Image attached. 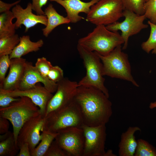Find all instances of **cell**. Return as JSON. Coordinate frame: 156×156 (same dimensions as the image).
<instances>
[{
	"label": "cell",
	"instance_id": "cell-25",
	"mask_svg": "<svg viewBox=\"0 0 156 156\" xmlns=\"http://www.w3.org/2000/svg\"><path fill=\"white\" fill-rule=\"evenodd\" d=\"M147 23L150 27V35L148 39L142 43L141 47L146 53H148L151 51L152 54H156V24L149 20Z\"/></svg>",
	"mask_w": 156,
	"mask_h": 156
},
{
	"label": "cell",
	"instance_id": "cell-7",
	"mask_svg": "<svg viewBox=\"0 0 156 156\" xmlns=\"http://www.w3.org/2000/svg\"><path fill=\"white\" fill-rule=\"evenodd\" d=\"M124 10L120 0H99L91 7L86 20L96 26H107L123 17Z\"/></svg>",
	"mask_w": 156,
	"mask_h": 156
},
{
	"label": "cell",
	"instance_id": "cell-39",
	"mask_svg": "<svg viewBox=\"0 0 156 156\" xmlns=\"http://www.w3.org/2000/svg\"><path fill=\"white\" fill-rule=\"evenodd\" d=\"M149 107L151 109H153L156 107V101L151 103L149 105Z\"/></svg>",
	"mask_w": 156,
	"mask_h": 156
},
{
	"label": "cell",
	"instance_id": "cell-19",
	"mask_svg": "<svg viewBox=\"0 0 156 156\" xmlns=\"http://www.w3.org/2000/svg\"><path fill=\"white\" fill-rule=\"evenodd\" d=\"M44 43L41 39L33 42L30 40L29 36H23L20 37L19 42L10 55V59L21 58L30 52L37 51L40 50Z\"/></svg>",
	"mask_w": 156,
	"mask_h": 156
},
{
	"label": "cell",
	"instance_id": "cell-3",
	"mask_svg": "<svg viewBox=\"0 0 156 156\" xmlns=\"http://www.w3.org/2000/svg\"><path fill=\"white\" fill-rule=\"evenodd\" d=\"M83 125L79 107L74 99L66 106L45 116L42 132L56 133L68 128H82Z\"/></svg>",
	"mask_w": 156,
	"mask_h": 156
},
{
	"label": "cell",
	"instance_id": "cell-8",
	"mask_svg": "<svg viewBox=\"0 0 156 156\" xmlns=\"http://www.w3.org/2000/svg\"><path fill=\"white\" fill-rule=\"evenodd\" d=\"M124 20L116 21L106 26L109 30L112 31H121V35L124 41L123 50L128 46L129 38L139 33L142 29L148 27V24L144 23L146 18L144 14L139 15L129 10L125 9L123 12Z\"/></svg>",
	"mask_w": 156,
	"mask_h": 156
},
{
	"label": "cell",
	"instance_id": "cell-29",
	"mask_svg": "<svg viewBox=\"0 0 156 156\" xmlns=\"http://www.w3.org/2000/svg\"><path fill=\"white\" fill-rule=\"evenodd\" d=\"M52 66L51 62L44 57L38 58L35 64V66L41 74L47 78L49 72Z\"/></svg>",
	"mask_w": 156,
	"mask_h": 156
},
{
	"label": "cell",
	"instance_id": "cell-22",
	"mask_svg": "<svg viewBox=\"0 0 156 156\" xmlns=\"http://www.w3.org/2000/svg\"><path fill=\"white\" fill-rule=\"evenodd\" d=\"M19 150L13 132L5 139L0 141V156L17 155Z\"/></svg>",
	"mask_w": 156,
	"mask_h": 156
},
{
	"label": "cell",
	"instance_id": "cell-15",
	"mask_svg": "<svg viewBox=\"0 0 156 156\" xmlns=\"http://www.w3.org/2000/svg\"><path fill=\"white\" fill-rule=\"evenodd\" d=\"M32 10L30 3L27 4L25 9L18 4L13 7L12 11L16 18L14 23L16 29L20 27L21 25H23L25 27V32H27L30 28L38 23L47 25V19L46 16L35 14L32 13Z\"/></svg>",
	"mask_w": 156,
	"mask_h": 156
},
{
	"label": "cell",
	"instance_id": "cell-35",
	"mask_svg": "<svg viewBox=\"0 0 156 156\" xmlns=\"http://www.w3.org/2000/svg\"><path fill=\"white\" fill-rule=\"evenodd\" d=\"M21 1V0L17 1L11 3H5L0 0V13L1 14L10 11V8L18 4Z\"/></svg>",
	"mask_w": 156,
	"mask_h": 156
},
{
	"label": "cell",
	"instance_id": "cell-1",
	"mask_svg": "<svg viewBox=\"0 0 156 156\" xmlns=\"http://www.w3.org/2000/svg\"><path fill=\"white\" fill-rule=\"evenodd\" d=\"M79 107L84 125H106L112 114V103L101 91L90 87L79 86L74 98Z\"/></svg>",
	"mask_w": 156,
	"mask_h": 156
},
{
	"label": "cell",
	"instance_id": "cell-20",
	"mask_svg": "<svg viewBox=\"0 0 156 156\" xmlns=\"http://www.w3.org/2000/svg\"><path fill=\"white\" fill-rule=\"evenodd\" d=\"M44 12L45 15L47 17V22L45 27L42 30L43 34L45 37H47L58 26L70 23V21L67 17H64L58 13L52 4H49Z\"/></svg>",
	"mask_w": 156,
	"mask_h": 156
},
{
	"label": "cell",
	"instance_id": "cell-10",
	"mask_svg": "<svg viewBox=\"0 0 156 156\" xmlns=\"http://www.w3.org/2000/svg\"><path fill=\"white\" fill-rule=\"evenodd\" d=\"M55 140L69 156H82L85 138L82 128L63 129L57 133Z\"/></svg>",
	"mask_w": 156,
	"mask_h": 156
},
{
	"label": "cell",
	"instance_id": "cell-26",
	"mask_svg": "<svg viewBox=\"0 0 156 156\" xmlns=\"http://www.w3.org/2000/svg\"><path fill=\"white\" fill-rule=\"evenodd\" d=\"M134 156H156V149L148 142L142 139L137 140Z\"/></svg>",
	"mask_w": 156,
	"mask_h": 156
},
{
	"label": "cell",
	"instance_id": "cell-32",
	"mask_svg": "<svg viewBox=\"0 0 156 156\" xmlns=\"http://www.w3.org/2000/svg\"><path fill=\"white\" fill-rule=\"evenodd\" d=\"M47 78L51 81L57 83L64 78L63 70L57 66H53L49 72Z\"/></svg>",
	"mask_w": 156,
	"mask_h": 156
},
{
	"label": "cell",
	"instance_id": "cell-40",
	"mask_svg": "<svg viewBox=\"0 0 156 156\" xmlns=\"http://www.w3.org/2000/svg\"><path fill=\"white\" fill-rule=\"evenodd\" d=\"M148 0H145L146 2V1H147Z\"/></svg>",
	"mask_w": 156,
	"mask_h": 156
},
{
	"label": "cell",
	"instance_id": "cell-13",
	"mask_svg": "<svg viewBox=\"0 0 156 156\" xmlns=\"http://www.w3.org/2000/svg\"><path fill=\"white\" fill-rule=\"evenodd\" d=\"M0 91L14 97L26 96L29 98L39 108L41 114L44 116L48 103L53 95L44 86H42L40 83L25 90L6 91L0 88Z\"/></svg>",
	"mask_w": 156,
	"mask_h": 156
},
{
	"label": "cell",
	"instance_id": "cell-11",
	"mask_svg": "<svg viewBox=\"0 0 156 156\" xmlns=\"http://www.w3.org/2000/svg\"><path fill=\"white\" fill-rule=\"evenodd\" d=\"M57 84V90L48 103L45 116L51 112L65 107L72 102L79 86L78 83L65 77Z\"/></svg>",
	"mask_w": 156,
	"mask_h": 156
},
{
	"label": "cell",
	"instance_id": "cell-23",
	"mask_svg": "<svg viewBox=\"0 0 156 156\" xmlns=\"http://www.w3.org/2000/svg\"><path fill=\"white\" fill-rule=\"evenodd\" d=\"M42 132V138L41 142L31 153V156H44L57 135V133H51L46 131Z\"/></svg>",
	"mask_w": 156,
	"mask_h": 156
},
{
	"label": "cell",
	"instance_id": "cell-27",
	"mask_svg": "<svg viewBox=\"0 0 156 156\" xmlns=\"http://www.w3.org/2000/svg\"><path fill=\"white\" fill-rule=\"evenodd\" d=\"M124 10L131 11L139 14L144 13V4L145 0H120Z\"/></svg>",
	"mask_w": 156,
	"mask_h": 156
},
{
	"label": "cell",
	"instance_id": "cell-4",
	"mask_svg": "<svg viewBox=\"0 0 156 156\" xmlns=\"http://www.w3.org/2000/svg\"><path fill=\"white\" fill-rule=\"evenodd\" d=\"M40 114L39 108L26 96L20 97L19 100L7 107L0 108V117L8 119L12 126L17 145L18 136L21 127L27 121Z\"/></svg>",
	"mask_w": 156,
	"mask_h": 156
},
{
	"label": "cell",
	"instance_id": "cell-6",
	"mask_svg": "<svg viewBox=\"0 0 156 156\" xmlns=\"http://www.w3.org/2000/svg\"><path fill=\"white\" fill-rule=\"evenodd\" d=\"M96 53L100 57L103 64V76L127 81L136 87L139 86L131 74L128 55L122 51L121 45L117 47L105 56Z\"/></svg>",
	"mask_w": 156,
	"mask_h": 156
},
{
	"label": "cell",
	"instance_id": "cell-12",
	"mask_svg": "<svg viewBox=\"0 0 156 156\" xmlns=\"http://www.w3.org/2000/svg\"><path fill=\"white\" fill-rule=\"evenodd\" d=\"M45 116L42 114L30 119L23 125L18 134L17 145L22 144H29L30 153L41 140L42 135L40 134L45 121Z\"/></svg>",
	"mask_w": 156,
	"mask_h": 156
},
{
	"label": "cell",
	"instance_id": "cell-18",
	"mask_svg": "<svg viewBox=\"0 0 156 156\" xmlns=\"http://www.w3.org/2000/svg\"><path fill=\"white\" fill-rule=\"evenodd\" d=\"M141 130L139 127H129L122 134L118 145L119 156H134L137 145L134 134Z\"/></svg>",
	"mask_w": 156,
	"mask_h": 156
},
{
	"label": "cell",
	"instance_id": "cell-21",
	"mask_svg": "<svg viewBox=\"0 0 156 156\" xmlns=\"http://www.w3.org/2000/svg\"><path fill=\"white\" fill-rule=\"evenodd\" d=\"M15 17L12 12L9 11L0 15V38L13 36L15 34L14 23H12Z\"/></svg>",
	"mask_w": 156,
	"mask_h": 156
},
{
	"label": "cell",
	"instance_id": "cell-31",
	"mask_svg": "<svg viewBox=\"0 0 156 156\" xmlns=\"http://www.w3.org/2000/svg\"><path fill=\"white\" fill-rule=\"evenodd\" d=\"M44 156H69L54 140L52 142Z\"/></svg>",
	"mask_w": 156,
	"mask_h": 156
},
{
	"label": "cell",
	"instance_id": "cell-9",
	"mask_svg": "<svg viewBox=\"0 0 156 156\" xmlns=\"http://www.w3.org/2000/svg\"><path fill=\"white\" fill-rule=\"evenodd\" d=\"M85 142L82 156H105V125L89 126L83 125Z\"/></svg>",
	"mask_w": 156,
	"mask_h": 156
},
{
	"label": "cell",
	"instance_id": "cell-33",
	"mask_svg": "<svg viewBox=\"0 0 156 156\" xmlns=\"http://www.w3.org/2000/svg\"><path fill=\"white\" fill-rule=\"evenodd\" d=\"M20 99V97H13L0 91V108L7 107Z\"/></svg>",
	"mask_w": 156,
	"mask_h": 156
},
{
	"label": "cell",
	"instance_id": "cell-37",
	"mask_svg": "<svg viewBox=\"0 0 156 156\" xmlns=\"http://www.w3.org/2000/svg\"><path fill=\"white\" fill-rule=\"evenodd\" d=\"M19 152L17 156H31L29 144L27 143L22 144L19 146Z\"/></svg>",
	"mask_w": 156,
	"mask_h": 156
},
{
	"label": "cell",
	"instance_id": "cell-34",
	"mask_svg": "<svg viewBox=\"0 0 156 156\" xmlns=\"http://www.w3.org/2000/svg\"><path fill=\"white\" fill-rule=\"evenodd\" d=\"M49 0H32V10L35 11L38 15H44V12L42 9L45 5Z\"/></svg>",
	"mask_w": 156,
	"mask_h": 156
},
{
	"label": "cell",
	"instance_id": "cell-16",
	"mask_svg": "<svg viewBox=\"0 0 156 156\" xmlns=\"http://www.w3.org/2000/svg\"><path fill=\"white\" fill-rule=\"evenodd\" d=\"M26 60L22 57L10 59L8 74L0 88L6 91L18 89L24 73Z\"/></svg>",
	"mask_w": 156,
	"mask_h": 156
},
{
	"label": "cell",
	"instance_id": "cell-17",
	"mask_svg": "<svg viewBox=\"0 0 156 156\" xmlns=\"http://www.w3.org/2000/svg\"><path fill=\"white\" fill-rule=\"evenodd\" d=\"M55 1L62 6L67 13V17L70 23H75L84 18L79 14L83 12L87 14L89 12L91 7L99 0H91L87 2L81 0H49Z\"/></svg>",
	"mask_w": 156,
	"mask_h": 156
},
{
	"label": "cell",
	"instance_id": "cell-30",
	"mask_svg": "<svg viewBox=\"0 0 156 156\" xmlns=\"http://www.w3.org/2000/svg\"><path fill=\"white\" fill-rule=\"evenodd\" d=\"M10 64L9 55L0 56V86L3 83L5 78V75Z\"/></svg>",
	"mask_w": 156,
	"mask_h": 156
},
{
	"label": "cell",
	"instance_id": "cell-28",
	"mask_svg": "<svg viewBox=\"0 0 156 156\" xmlns=\"http://www.w3.org/2000/svg\"><path fill=\"white\" fill-rule=\"evenodd\" d=\"M144 8L146 18L156 24V0H148L145 3Z\"/></svg>",
	"mask_w": 156,
	"mask_h": 156
},
{
	"label": "cell",
	"instance_id": "cell-36",
	"mask_svg": "<svg viewBox=\"0 0 156 156\" xmlns=\"http://www.w3.org/2000/svg\"><path fill=\"white\" fill-rule=\"evenodd\" d=\"M9 121L6 118L0 117V134H4L9 131Z\"/></svg>",
	"mask_w": 156,
	"mask_h": 156
},
{
	"label": "cell",
	"instance_id": "cell-14",
	"mask_svg": "<svg viewBox=\"0 0 156 156\" xmlns=\"http://www.w3.org/2000/svg\"><path fill=\"white\" fill-rule=\"evenodd\" d=\"M41 83L51 93L56 91L57 84L44 77L31 62L26 61L23 75L18 89L24 90L31 88L37 83Z\"/></svg>",
	"mask_w": 156,
	"mask_h": 156
},
{
	"label": "cell",
	"instance_id": "cell-24",
	"mask_svg": "<svg viewBox=\"0 0 156 156\" xmlns=\"http://www.w3.org/2000/svg\"><path fill=\"white\" fill-rule=\"evenodd\" d=\"M19 41L20 38L16 34L10 36L0 38V56L10 55Z\"/></svg>",
	"mask_w": 156,
	"mask_h": 156
},
{
	"label": "cell",
	"instance_id": "cell-2",
	"mask_svg": "<svg viewBox=\"0 0 156 156\" xmlns=\"http://www.w3.org/2000/svg\"><path fill=\"white\" fill-rule=\"evenodd\" d=\"M124 43L118 31H110L103 25H96L92 32L78 42V44L85 49L103 56L108 54Z\"/></svg>",
	"mask_w": 156,
	"mask_h": 156
},
{
	"label": "cell",
	"instance_id": "cell-5",
	"mask_svg": "<svg viewBox=\"0 0 156 156\" xmlns=\"http://www.w3.org/2000/svg\"><path fill=\"white\" fill-rule=\"evenodd\" d=\"M77 49L86 70V75L78 83V86L95 88L109 98L108 90L104 85L103 64L100 57L95 52L87 50L78 44Z\"/></svg>",
	"mask_w": 156,
	"mask_h": 156
},
{
	"label": "cell",
	"instance_id": "cell-38",
	"mask_svg": "<svg viewBox=\"0 0 156 156\" xmlns=\"http://www.w3.org/2000/svg\"><path fill=\"white\" fill-rule=\"evenodd\" d=\"M116 155L113 153L112 150H109L106 152L105 156H115Z\"/></svg>",
	"mask_w": 156,
	"mask_h": 156
}]
</instances>
